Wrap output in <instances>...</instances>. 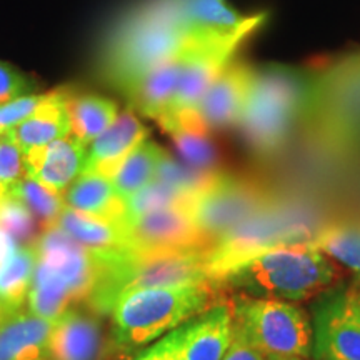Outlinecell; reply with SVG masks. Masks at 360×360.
I'll list each match as a JSON object with an SVG mask.
<instances>
[{"instance_id":"cell-13","label":"cell","mask_w":360,"mask_h":360,"mask_svg":"<svg viewBox=\"0 0 360 360\" xmlns=\"http://www.w3.org/2000/svg\"><path fill=\"white\" fill-rule=\"evenodd\" d=\"M125 247L139 255L207 249V242L193 222L188 205H174L122 224Z\"/></svg>"},{"instance_id":"cell-2","label":"cell","mask_w":360,"mask_h":360,"mask_svg":"<svg viewBox=\"0 0 360 360\" xmlns=\"http://www.w3.org/2000/svg\"><path fill=\"white\" fill-rule=\"evenodd\" d=\"M319 72L290 65L252 67L249 89L237 127L260 154L277 152L295 125L310 119L317 98Z\"/></svg>"},{"instance_id":"cell-7","label":"cell","mask_w":360,"mask_h":360,"mask_svg":"<svg viewBox=\"0 0 360 360\" xmlns=\"http://www.w3.org/2000/svg\"><path fill=\"white\" fill-rule=\"evenodd\" d=\"M269 13H252L249 22L229 34H195L180 52L177 90L169 114L160 120L162 129L172 124L199 119L195 114L202 96L209 85L232 64L238 49L257 30L262 29Z\"/></svg>"},{"instance_id":"cell-31","label":"cell","mask_w":360,"mask_h":360,"mask_svg":"<svg viewBox=\"0 0 360 360\" xmlns=\"http://www.w3.org/2000/svg\"><path fill=\"white\" fill-rule=\"evenodd\" d=\"M191 200L186 195L169 187L167 184L154 180L146 188L135 193L134 197L125 202V214L122 224L132 222V220L142 217V215L154 212V210L165 209L174 205H188Z\"/></svg>"},{"instance_id":"cell-12","label":"cell","mask_w":360,"mask_h":360,"mask_svg":"<svg viewBox=\"0 0 360 360\" xmlns=\"http://www.w3.org/2000/svg\"><path fill=\"white\" fill-rule=\"evenodd\" d=\"M315 360H360V305L352 292H332L314 307Z\"/></svg>"},{"instance_id":"cell-35","label":"cell","mask_w":360,"mask_h":360,"mask_svg":"<svg viewBox=\"0 0 360 360\" xmlns=\"http://www.w3.org/2000/svg\"><path fill=\"white\" fill-rule=\"evenodd\" d=\"M37 89V82L32 77L17 69L15 65L0 60V103L24 97Z\"/></svg>"},{"instance_id":"cell-24","label":"cell","mask_w":360,"mask_h":360,"mask_svg":"<svg viewBox=\"0 0 360 360\" xmlns=\"http://www.w3.org/2000/svg\"><path fill=\"white\" fill-rule=\"evenodd\" d=\"M165 150L155 142L143 139L115 170L112 182L119 197L127 202L130 197L146 188L155 180L157 169Z\"/></svg>"},{"instance_id":"cell-40","label":"cell","mask_w":360,"mask_h":360,"mask_svg":"<svg viewBox=\"0 0 360 360\" xmlns=\"http://www.w3.org/2000/svg\"><path fill=\"white\" fill-rule=\"evenodd\" d=\"M352 294H354V299L357 300V304L360 305V290H357V292H352Z\"/></svg>"},{"instance_id":"cell-23","label":"cell","mask_w":360,"mask_h":360,"mask_svg":"<svg viewBox=\"0 0 360 360\" xmlns=\"http://www.w3.org/2000/svg\"><path fill=\"white\" fill-rule=\"evenodd\" d=\"M56 227L80 245L96 250L97 254L112 255L127 250L122 224L90 217L67 205L58 215Z\"/></svg>"},{"instance_id":"cell-4","label":"cell","mask_w":360,"mask_h":360,"mask_svg":"<svg viewBox=\"0 0 360 360\" xmlns=\"http://www.w3.org/2000/svg\"><path fill=\"white\" fill-rule=\"evenodd\" d=\"M37 262L30 287L29 312L56 322L79 300H87L102 272L103 255L80 245L52 225L34 242Z\"/></svg>"},{"instance_id":"cell-20","label":"cell","mask_w":360,"mask_h":360,"mask_svg":"<svg viewBox=\"0 0 360 360\" xmlns=\"http://www.w3.org/2000/svg\"><path fill=\"white\" fill-rule=\"evenodd\" d=\"M52 327L29 310L7 314L0 322V360H51Z\"/></svg>"},{"instance_id":"cell-38","label":"cell","mask_w":360,"mask_h":360,"mask_svg":"<svg viewBox=\"0 0 360 360\" xmlns=\"http://www.w3.org/2000/svg\"><path fill=\"white\" fill-rule=\"evenodd\" d=\"M15 247H17L15 238L0 227V267H2V264L6 262L8 255L15 250Z\"/></svg>"},{"instance_id":"cell-9","label":"cell","mask_w":360,"mask_h":360,"mask_svg":"<svg viewBox=\"0 0 360 360\" xmlns=\"http://www.w3.org/2000/svg\"><path fill=\"white\" fill-rule=\"evenodd\" d=\"M299 214L270 199L252 217L224 233L207 249V274L215 285L229 270L257 252L287 242L310 240Z\"/></svg>"},{"instance_id":"cell-30","label":"cell","mask_w":360,"mask_h":360,"mask_svg":"<svg viewBox=\"0 0 360 360\" xmlns=\"http://www.w3.org/2000/svg\"><path fill=\"white\" fill-rule=\"evenodd\" d=\"M8 195L20 200L30 210V214L35 219H39L45 227L56 225L58 215L65 209L64 195H58L35 179L27 177V175L13 186Z\"/></svg>"},{"instance_id":"cell-29","label":"cell","mask_w":360,"mask_h":360,"mask_svg":"<svg viewBox=\"0 0 360 360\" xmlns=\"http://www.w3.org/2000/svg\"><path fill=\"white\" fill-rule=\"evenodd\" d=\"M175 143L184 162L202 172H215L214 165L217 154L209 139V130L202 122L174 124L164 129Z\"/></svg>"},{"instance_id":"cell-3","label":"cell","mask_w":360,"mask_h":360,"mask_svg":"<svg viewBox=\"0 0 360 360\" xmlns=\"http://www.w3.org/2000/svg\"><path fill=\"white\" fill-rule=\"evenodd\" d=\"M335 277L332 260L310 238L260 250L229 270L220 283L238 294L297 302L328 289Z\"/></svg>"},{"instance_id":"cell-11","label":"cell","mask_w":360,"mask_h":360,"mask_svg":"<svg viewBox=\"0 0 360 360\" xmlns=\"http://www.w3.org/2000/svg\"><path fill=\"white\" fill-rule=\"evenodd\" d=\"M310 119L328 139H360V53L319 72L317 98Z\"/></svg>"},{"instance_id":"cell-32","label":"cell","mask_w":360,"mask_h":360,"mask_svg":"<svg viewBox=\"0 0 360 360\" xmlns=\"http://www.w3.org/2000/svg\"><path fill=\"white\" fill-rule=\"evenodd\" d=\"M0 227L17 242L29 240L35 229V217L15 197H0Z\"/></svg>"},{"instance_id":"cell-22","label":"cell","mask_w":360,"mask_h":360,"mask_svg":"<svg viewBox=\"0 0 360 360\" xmlns=\"http://www.w3.org/2000/svg\"><path fill=\"white\" fill-rule=\"evenodd\" d=\"M179 70L180 53L143 75L141 82L135 85L132 92L125 97L132 109L141 115L157 120V122L164 120V117L169 114L175 90H177Z\"/></svg>"},{"instance_id":"cell-5","label":"cell","mask_w":360,"mask_h":360,"mask_svg":"<svg viewBox=\"0 0 360 360\" xmlns=\"http://www.w3.org/2000/svg\"><path fill=\"white\" fill-rule=\"evenodd\" d=\"M215 283L134 290L112 309L110 337L120 352H135L204 312L214 302Z\"/></svg>"},{"instance_id":"cell-39","label":"cell","mask_w":360,"mask_h":360,"mask_svg":"<svg viewBox=\"0 0 360 360\" xmlns=\"http://www.w3.org/2000/svg\"><path fill=\"white\" fill-rule=\"evenodd\" d=\"M6 309H4V305H2V302H0V322L4 321V317H6Z\"/></svg>"},{"instance_id":"cell-15","label":"cell","mask_w":360,"mask_h":360,"mask_svg":"<svg viewBox=\"0 0 360 360\" xmlns=\"http://www.w3.org/2000/svg\"><path fill=\"white\" fill-rule=\"evenodd\" d=\"M87 147L77 137L69 135L51 146L24 154L25 175L58 195H64L67 188L84 172Z\"/></svg>"},{"instance_id":"cell-27","label":"cell","mask_w":360,"mask_h":360,"mask_svg":"<svg viewBox=\"0 0 360 360\" xmlns=\"http://www.w3.org/2000/svg\"><path fill=\"white\" fill-rule=\"evenodd\" d=\"M69 114L72 120V135L89 146L102 132H105L119 117L117 105L109 98L94 94H74L69 96Z\"/></svg>"},{"instance_id":"cell-36","label":"cell","mask_w":360,"mask_h":360,"mask_svg":"<svg viewBox=\"0 0 360 360\" xmlns=\"http://www.w3.org/2000/svg\"><path fill=\"white\" fill-rule=\"evenodd\" d=\"M222 360H292V359L276 357V355H270L267 352H264V350L257 349L237 330L236 326H233V335H232L231 345H229L227 352H225Z\"/></svg>"},{"instance_id":"cell-33","label":"cell","mask_w":360,"mask_h":360,"mask_svg":"<svg viewBox=\"0 0 360 360\" xmlns=\"http://www.w3.org/2000/svg\"><path fill=\"white\" fill-rule=\"evenodd\" d=\"M24 175V154L7 134H0V197L8 195Z\"/></svg>"},{"instance_id":"cell-37","label":"cell","mask_w":360,"mask_h":360,"mask_svg":"<svg viewBox=\"0 0 360 360\" xmlns=\"http://www.w3.org/2000/svg\"><path fill=\"white\" fill-rule=\"evenodd\" d=\"M134 360H184V359H180L177 355L170 354L167 350L160 349L159 345L154 344L150 345V347L143 349Z\"/></svg>"},{"instance_id":"cell-21","label":"cell","mask_w":360,"mask_h":360,"mask_svg":"<svg viewBox=\"0 0 360 360\" xmlns=\"http://www.w3.org/2000/svg\"><path fill=\"white\" fill-rule=\"evenodd\" d=\"M65 205L90 217L122 224L125 202L117 193L110 177L82 172L64 193Z\"/></svg>"},{"instance_id":"cell-17","label":"cell","mask_w":360,"mask_h":360,"mask_svg":"<svg viewBox=\"0 0 360 360\" xmlns=\"http://www.w3.org/2000/svg\"><path fill=\"white\" fill-rule=\"evenodd\" d=\"M102 350V326L92 310L70 307L53 322L51 360H101Z\"/></svg>"},{"instance_id":"cell-18","label":"cell","mask_w":360,"mask_h":360,"mask_svg":"<svg viewBox=\"0 0 360 360\" xmlns=\"http://www.w3.org/2000/svg\"><path fill=\"white\" fill-rule=\"evenodd\" d=\"M143 139H147V130L134 110L122 112L105 132L89 143L84 172H96L112 179L125 157Z\"/></svg>"},{"instance_id":"cell-10","label":"cell","mask_w":360,"mask_h":360,"mask_svg":"<svg viewBox=\"0 0 360 360\" xmlns=\"http://www.w3.org/2000/svg\"><path fill=\"white\" fill-rule=\"evenodd\" d=\"M270 200L267 192L249 179L215 172L188 204V210L204 237L212 245L224 233L252 217Z\"/></svg>"},{"instance_id":"cell-26","label":"cell","mask_w":360,"mask_h":360,"mask_svg":"<svg viewBox=\"0 0 360 360\" xmlns=\"http://www.w3.org/2000/svg\"><path fill=\"white\" fill-rule=\"evenodd\" d=\"M180 11L191 32L229 34L249 22L227 0H180Z\"/></svg>"},{"instance_id":"cell-28","label":"cell","mask_w":360,"mask_h":360,"mask_svg":"<svg viewBox=\"0 0 360 360\" xmlns=\"http://www.w3.org/2000/svg\"><path fill=\"white\" fill-rule=\"evenodd\" d=\"M312 244L347 267L360 282V220L328 225L312 237Z\"/></svg>"},{"instance_id":"cell-1","label":"cell","mask_w":360,"mask_h":360,"mask_svg":"<svg viewBox=\"0 0 360 360\" xmlns=\"http://www.w3.org/2000/svg\"><path fill=\"white\" fill-rule=\"evenodd\" d=\"M192 32L180 0H147L117 19L98 51L103 84L127 97L143 75L180 53Z\"/></svg>"},{"instance_id":"cell-34","label":"cell","mask_w":360,"mask_h":360,"mask_svg":"<svg viewBox=\"0 0 360 360\" xmlns=\"http://www.w3.org/2000/svg\"><path fill=\"white\" fill-rule=\"evenodd\" d=\"M47 98L49 94H29V96L0 103V134L8 132L29 119L30 115H34Z\"/></svg>"},{"instance_id":"cell-19","label":"cell","mask_w":360,"mask_h":360,"mask_svg":"<svg viewBox=\"0 0 360 360\" xmlns=\"http://www.w3.org/2000/svg\"><path fill=\"white\" fill-rule=\"evenodd\" d=\"M69 96L70 90L67 89L49 92V98L34 115L6 132L22 154H29L72 135Z\"/></svg>"},{"instance_id":"cell-25","label":"cell","mask_w":360,"mask_h":360,"mask_svg":"<svg viewBox=\"0 0 360 360\" xmlns=\"http://www.w3.org/2000/svg\"><path fill=\"white\" fill-rule=\"evenodd\" d=\"M35 262L34 245H17L0 267V302L6 314L17 312L24 307L32 287Z\"/></svg>"},{"instance_id":"cell-8","label":"cell","mask_w":360,"mask_h":360,"mask_svg":"<svg viewBox=\"0 0 360 360\" xmlns=\"http://www.w3.org/2000/svg\"><path fill=\"white\" fill-rule=\"evenodd\" d=\"M233 326L252 345L270 355L305 360L312 355V321L292 302L269 297H232Z\"/></svg>"},{"instance_id":"cell-14","label":"cell","mask_w":360,"mask_h":360,"mask_svg":"<svg viewBox=\"0 0 360 360\" xmlns=\"http://www.w3.org/2000/svg\"><path fill=\"white\" fill-rule=\"evenodd\" d=\"M232 335V300H219L155 344L184 360H222Z\"/></svg>"},{"instance_id":"cell-6","label":"cell","mask_w":360,"mask_h":360,"mask_svg":"<svg viewBox=\"0 0 360 360\" xmlns=\"http://www.w3.org/2000/svg\"><path fill=\"white\" fill-rule=\"evenodd\" d=\"M207 249L146 255L124 250L103 255L101 276L85 300L89 310L110 315L117 300L129 292L212 282L207 274Z\"/></svg>"},{"instance_id":"cell-16","label":"cell","mask_w":360,"mask_h":360,"mask_svg":"<svg viewBox=\"0 0 360 360\" xmlns=\"http://www.w3.org/2000/svg\"><path fill=\"white\" fill-rule=\"evenodd\" d=\"M252 67L233 60L202 96L195 114L207 130L237 125L249 89Z\"/></svg>"}]
</instances>
